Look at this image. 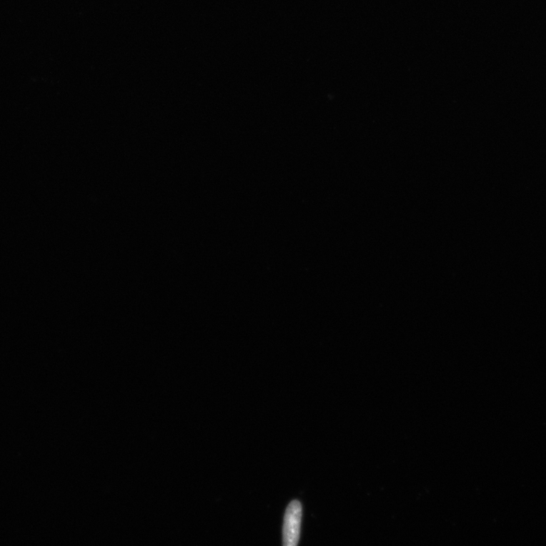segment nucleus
Listing matches in <instances>:
<instances>
[{"label":"nucleus","instance_id":"nucleus-1","mask_svg":"<svg viewBox=\"0 0 546 546\" xmlns=\"http://www.w3.org/2000/svg\"><path fill=\"white\" fill-rule=\"evenodd\" d=\"M302 519V506L300 502H292L285 512L283 526V545L296 546L299 542Z\"/></svg>","mask_w":546,"mask_h":546}]
</instances>
